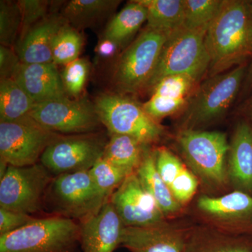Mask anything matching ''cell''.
I'll use <instances>...</instances> for the list:
<instances>
[{
	"label": "cell",
	"instance_id": "cell-1",
	"mask_svg": "<svg viewBox=\"0 0 252 252\" xmlns=\"http://www.w3.org/2000/svg\"><path fill=\"white\" fill-rule=\"evenodd\" d=\"M209 77L240 65L252 57V1L224 0L205 35Z\"/></svg>",
	"mask_w": 252,
	"mask_h": 252
},
{
	"label": "cell",
	"instance_id": "cell-2",
	"mask_svg": "<svg viewBox=\"0 0 252 252\" xmlns=\"http://www.w3.org/2000/svg\"><path fill=\"white\" fill-rule=\"evenodd\" d=\"M248 70L246 64H240L202 82L183 109L182 129L198 130L223 117L236 99Z\"/></svg>",
	"mask_w": 252,
	"mask_h": 252
},
{
	"label": "cell",
	"instance_id": "cell-3",
	"mask_svg": "<svg viewBox=\"0 0 252 252\" xmlns=\"http://www.w3.org/2000/svg\"><path fill=\"white\" fill-rule=\"evenodd\" d=\"M77 220L49 215L0 235V252H73L79 246Z\"/></svg>",
	"mask_w": 252,
	"mask_h": 252
},
{
	"label": "cell",
	"instance_id": "cell-4",
	"mask_svg": "<svg viewBox=\"0 0 252 252\" xmlns=\"http://www.w3.org/2000/svg\"><path fill=\"white\" fill-rule=\"evenodd\" d=\"M177 142L187 165L204 185L217 189L229 182L227 159L230 143L225 133L182 129Z\"/></svg>",
	"mask_w": 252,
	"mask_h": 252
},
{
	"label": "cell",
	"instance_id": "cell-5",
	"mask_svg": "<svg viewBox=\"0 0 252 252\" xmlns=\"http://www.w3.org/2000/svg\"><path fill=\"white\" fill-rule=\"evenodd\" d=\"M207 31L181 27L172 32L147 88H153L163 78L175 74L190 76L200 82L210 67L205 46Z\"/></svg>",
	"mask_w": 252,
	"mask_h": 252
},
{
	"label": "cell",
	"instance_id": "cell-6",
	"mask_svg": "<svg viewBox=\"0 0 252 252\" xmlns=\"http://www.w3.org/2000/svg\"><path fill=\"white\" fill-rule=\"evenodd\" d=\"M108 200L94 185L89 170L54 177L46 191L44 208L49 215L79 222L98 211Z\"/></svg>",
	"mask_w": 252,
	"mask_h": 252
},
{
	"label": "cell",
	"instance_id": "cell-7",
	"mask_svg": "<svg viewBox=\"0 0 252 252\" xmlns=\"http://www.w3.org/2000/svg\"><path fill=\"white\" fill-rule=\"evenodd\" d=\"M170 33L147 26L118 60L113 81L119 90L135 93L148 87Z\"/></svg>",
	"mask_w": 252,
	"mask_h": 252
},
{
	"label": "cell",
	"instance_id": "cell-8",
	"mask_svg": "<svg viewBox=\"0 0 252 252\" xmlns=\"http://www.w3.org/2000/svg\"><path fill=\"white\" fill-rule=\"evenodd\" d=\"M99 120L109 134L130 136L150 145L160 140L164 130L142 105L121 94H102L94 104Z\"/></svg>",
	"mask_w": 252,
	"mask_h": 252
},
{
	"label": "cell",
	"instance_id": "cell-9",
	"mask_svg": "<svg viewBox=\"0 0 252 252\" xmlns=\"http://www.w3.org/2000/svg\"><path fill=\"white\" fill-rule=\"evenodd\" d=\"M54 177L41 162L24 167L9 165L0 178V207L32 216L43 212Z\"/></svg>",
	"mask_w": 252,
	"mask_h": 252
},
{
	"label": "cell",
	"instance_id": "cell-10",
	"mask_svg": "<svg viewBox=\"0 0 252 252\" xmlns=\"http://www.w3.org/2000/svg\"><path fill=\"white\" fill-rule=\"evenodd\" d=\"M60 136L29 116L12 122L0 121V160L11 166L34 165Z\"/></svg>",
	"mask_w": 252,
	"mask_h": 252
},
{
	"label": "cell",
	"instance_id": "cell-11",
	"mask_svg": "<svg viewBox=\"0 0 252 252\" xmlns=\"http://www.w3.org/2000/svg\"><path fill=\"white\" fill-rule=\"evenodd\" d=\"M107 142L98 132L61 135L48 146L39 162L54 177L89 171L103 157Z\"/></svg>",
	"mask_w": 252,
	"mask_h": 252
},
{
	"label": "cell",
	"instance_id": "cell-12",
	"mask_svg": "<svg viewBox=\"0 0 252 252\" xmlns=\"http://www.w3.org/2000/svg\"><path fill=\"white\" fill-rule=\"evenodd\" d=\"M46 129L61 135L98 132L102 125L94 104L86 99L68 98L34 104L28 114Z\"/></svg>",
	"mask_w": 252,
	"mask_h": 252
},
{
	"label": "cell",
	"instance_id": "cell-13",
	"mask_svg": "<svg viewBox=\"0 0 252 252\" xmlns=\"http://www.w3.org/2000/svg\"><path fill=\"white\" fill-rule=\"evenodd\" d=\"M200 215L210 226L240 236L252 235V195L234 190L220 197L203 195L196 204Z\"/></svg>",
	"mask_w": 252,
	"mask_h": 252
},
{
	"label": "cell",
	"instance_id": "cell-14",
	"mask_svg": "<svg viewBox=\"0 0 252 252\" xmlns=\"http://www.w3.org/2000/svg\"><path fill=\"white\" fill-rule=\"evenodd\" d=\"M124 227L148 226L166 220L137 174L127 176L109 199Z\"/></svg>",
	"mask_w": 252,
	"mask_h": 252
},
{
	"label": "cell",
	"instance_id": "cell-15",
	"mask_svg": "<svg viewBox=\"0 0 252 252\" xmlns=\"http://www.w3.org/2000/svg\"><path fill=\"white\" fill-rule=\"evenodd\" d=\"M189 229L167 220L142 227H124L121 247L130 252H185Z\"/></svg>",
	"mask_w": 252,
	"mask_h": 252
},
{
	"label": "cell",
	"instance_id": "cell-16",
	"mask_svg": "<svg viewBox=\"0 0 252 252\" xmlns=\"http://www.w3.org/2000/svg\"><path fill=\"white\" fill-rule=\"evenodd\" d=\"M79 223L83 252H114L121 247L124 225L109 200Z\"/></svg>",
	"mask_w": 252,
	"mask_h": 252
},
{
	"label": "cell",
	"instance_id": "cell-17",
	"mask_svg": "<svg viewBox=\"0 0 252 252\" xmlns=\"http://www.w3.org/2000/svg\"><path fill=\"white\" fill-rule=\"evenodd\" d=\"M14 79L35 104L69 97L54 63H22Z\"/></svg>",
	"mask_w": 252,
	"mask_h": 252
},
{
	"label": "cell",
	"instance_id": "cell-18",
	"mask_svg": "<svg viewBox=\"0 0 252 252\" xmlns=\"http://www.w3.org/2000/svg\"><path fill=\"white\" fill-rule=\"evenodd\" d=\"M228 181L235 190L252 195V127L239 123L230 142L227 159Z\"/></svg>",
	"mask_w": 252,
	"mask_h": 252
},
{
	"label": "cell",
	"instance_id": "cell-19",
	"mask_svg": "<svg viewBox=\"0 0 252 252\" xmlns=\"http://www.w3.org/2000/svg\"><path fill=\"white\" fill-rule=\"evenodd\" d=\"M67 24L63 16L52 14L31 28L17 43L16 53L21 63H53V41L61 28Z\"/></svg>",
	"mask_w": 252,
	"mask_h": 252
},
{
	"label": "cell",
	"instance_id": "cell-20",
	"mask_svg": "<svg viewBox=\"0 0 252 252\" xmlns=\"http://www.w3.org/2000/svg\"><path fill=\"white\" fill-rule=\"evenodd\" d=\"M185 252H252V239L200 227L189 229Z\"/></svg>",
	"mask_w": 252,
	"mask_h": 252
},
{
	"label": "cell",
	"instance_id": "cell-21",
	"mask_svg": "<svg viewBox=\"0 0 252 252\" xmlns=\"http://www.w3.org/2000/svg\"><path fill=\"white\" fill-rule=\"evenodd\" d=\"M149 150V145L130 136L110 134L102 158L129 176L135 173Z\"/></svg>",
	"mask_w": 252,
	"mask_h": 252
},
{
	"label": "cell",
	"instance_id": "cell-22",
	"mask_svg": "<svg viewBox=\"0 0 252 252\" xmlns=\"http://www.w3.org/2000/svg\"><path fill=\"white\" fill-rule=\"evenodd\" d=\"M136 174L145 189L155 199L166 218L182 210V205L176 200L171 190L158 171L154 151L149 150L147 152Z\"/></svg>",
	"mask_w": 252,
	"mask_h": 252
},
{
	"label": "cell",
	"instance_id": "cell-23",
	"mask_svg": "<svg viewBox=\"0 0 252 252\" xmlns=\"http://www.w3.org/2000/svg\"><path fill=\"white\" fill-rule=\"evenodd\" d=\"M147 20V11L139 0L129 3L111 20L103 34L122 47Z\"/></svg>",
	"mask_w": 252,
	"mask_h": 252
},
{
	"label": "cell",
	"instance_id": "cell-24",
	"mask_svg": "<svg viewBox=\"0 0 252 252\" xmlns=\"http://www.w3.org/2000/svg\"><path fill=\"white\" fill-rule=\"evenodd\" d=\"M147 11V26L171 33L182 27L185 0H139Z\"/></svg>",
	"mask_w": 252,
	"mask_h": 252
},
{
	"label": "cell",
	"instance_id": "cell-25",
	"mask_svg": "<svg viewBox=\"0 0 252 252\" xmlns=\"http://www.w3.org/2000/svg\"><path fill=\"white\" fill-rule=\"evenodd\" d=\"M119 2L114 0H72L63 9V16L75 28L89 27L107 17Z\"/></svg>",
	"mask_w": 252,
	"mask_h": 252
},
{
	"label": "cell",
	"instance_id": "cell-26",
	"mask_svg": "<svg viewBox=\"0 0 252 252\" xmlns=\"http://www.w3.org/2000/svg\"><path fill=\"white\" fill-rule=\"evenodd\" d=\"M34 104L14 79L0 80V121L12 122L27 117Z\"/></svg>",
	"mask_w": 252,
	"mask_h": 252
},
{
	"label": "cell",
	"instance_id": "cell-27",
	"mask_svg": "<svg viewBox=\"0 0 252 252\" xmlns=\"http://www.w3.org/2000/svg\"><path fill=\"white\" fill-rule=\"evenodd\" d=\"M223 3L224 0H185V19L182 27L208 29Z\"/></svg>",
	"mask_w": 252,
	"mask_h": 252
},
{
	"label": "cell",
	"instance_id": "cell-28",
	"mask_svg": "<svg viewBox=\"0 0 252 252\" xmlns=\"http://www.w3.org/2000/svg\"><path fill=\"white\" fill-rule=\"evenodd\" d=\"M84 40L79 32L70 25H65L55 36L52 44L53 63L66 64L79 59Z\"/></svg>",
	"mask_w": 252,
	"mask_h": 252
},
{
	"label": "cell",
	"instance_id": "cell-29",
	"mask_svg": "<svg viewBox=\"0 0 252 252\" xmlns=\"http://www.w3.org/2000/svg\"><path fill=\"white\" fill-rule=\"evenodd\" d=\"M22 15L17 2L0 1V41L1 45L12 48L19 38Z\"/></svg>",
	"mask_w": 252,
	"mask_h": 252
},
{
	"label": "cell",
	"instance_id": "cell-30",
	"mask_svg": "<svg viewBox=\"0 0 252 252\" xmlns=\"http://www.w3.org/2000/svg\"><path fill=\"white\" fill-rule=\"evenodd\" d=\"M89 173L99 191L109 199L127 177L125 172L103 158L94 164Z\"/></svg>",
	"mask_w": 252,
	"mask_h": 252
},
{
	"label": "cell",
	"instance_id": "cell-31",
	"mask_svg": "<svg viewBox=\"0 0 252 252\" xmlns=\"http://www.w3.org/2000/svg\"><path fill=\"white\" fill-rule=\"evenodd\" d=\"M198 81L190 76L175 74L162 79L152 88L153 94L172 98L189 99L196 89Z\"/></svg>",
	"mask_w": 252,
	"mask_h": 252
},
{
	"label": "cell",
	"instance_id": "cell-32",
	"mask_svg": "<svg viewBox=\"0 0 252 252\" xmlns=\"http://www.w3.org/2000/svg\"><path fill=\"white\" fill-rule=\"evenodd\" d=\"M89 73V64L86 60L78 59L66 64L61 77L68 95L77 97L81 94Z\"/></svg>",
	"mask_w": 252,
	"mask_h": 252
},
{
	"label": "cell",
	"instance_id": "cell-33",
	"mask_svg": "<svg viewBox=\"0 0 252 252\" xmlns=\"http://www.w3.org/2000/svg\"><path fill=\"white\" fill-rule=\"evenodd\" d=\"M18 4L22 15V25L18 41L31 28L49 16L48 11L51 3L44 0H21L18 1Z\"/></svg>",
	"mask_w": 252,
	"mask_h": 252
},
{
	"label": "cell",
	"instance_id": "cell-34",
	"mask_svg": "<svg viewBox=\"0 0 252 252\" xmlns=\"http://www.w3.org/2000/svg\"><path fill=\"white\" fill-rule=\"evenodd\" d=\"M188 99L172 98L165 96L152 94L151 98L142 105L143 109L152 119L159 122L163 119L185 108Z\"/></svg>",
	"mask_w": 252,
	"mask_h": 252
},
{
	"label": "cell",
	"instance_id": "cell-35",
	"mask_svg": "<svg viewBox=\"0 0 252 252\" xmlns=\"http://www.w3.org/2000/svg\"><path fill=\"white\" fill-rule=\"evenodd\" d=\"M158 171L170 189V185L185 167L177 156L164 147L154 151Z\"/></svg>",
	"mask_w": 252,
	"mask_h": 252
},
{
	"label": "cell",
	"instance_id": "cell-36",
	"mask_svg": "<svg viewBox=\"0 0 252 252\" xmlns=\"http://www.w3.org/2000/svg\"><path fill=\"white\" fill-rule=\"evenodd\" d=\"M198 187V177L185 166L172 182L170 189L176 200L182 206L191 200Z\"/></svg>",
	"mask_w": 252,
	"mask_h": 252
},
{
	"label": "cell",
	"instance_id": "cell-37",
	"mask_svg": "<svg viewBox=\"0 0 252 252\" xmlns=\"http://www.w3.org/2000/svg\"><path fill=\"white\" fill-rule=\"evenodd\" d=\"M36 217L0 207V235L7 234L31 223Z\"/></svg>",
	"mask_w": 252,
	"mask_h": 252
},
{
	"label": "cell",
	"instance_id": "cell-38",
	"mask_svg": "<svg viewBox=\"0 0 252 252\" xmlns=\"http://www.w3.org/2000/svg\"><path fill=\"white\" fill-rule=\"evenodd\" d=\"M22 63L12 48L0 46V77L1 79H14Z\"/></svg>",
	"mask_w": 252,
	"mask_h": 252
},
{
	"label": "cell",
	"instance_id": "cell-39",
	"mask_svg": "<svg viewBox=\"0 0 252 252\" xmlns=\"http://www.w3.org/2000/svg\"><path fill=\"white\" fill-rule=\"evenodd\" d=\"M120 49V46L111 39L102 36L97 43L95 51L99 57L103 59H109L117 54V51Z\"/></svg>",
	"mask_w": 252,
	"mask_h": 252
},
{
	"label": "cell",
	"instance_id": "cell-40",
	"mask_svg": "<svg viewBox=\"0 0 252 252\" xmlns=\"http://www.w3.org/2000/svg\"><path fill=\"white\" fill-rule=\"evenodd\" d=\"M246 81L247 84L248 86H252V63L250 64V67L248 68V73L246 75Z\"/></svg>",
	"mask_w": 252,
	"mask_h": 252
},
{
	"label": "cell",
	"instance_id": "cell-41",
	"mask_svg": "<svg viewBox=\"0 0 252 252\" xmlns=\"http://www.w3.org/2000/svg\"><path fill=\"white\" fill-rule=\"evenodd\" d=\"M249 116H250V120H251L252 122V97L251 100H250V103L249 104Z\"/></svg>",
	"mask_w": 252,
	"mask_h": 252
},
{
	"label": "cell",
	"instance_id": "cell-42",
	"mask_svg": "<svg viewBox=\"0 0 252 252\" xmlns=\"http://www.w3.org/2000/svg\"><path fill=\"white\" fill-rule=\"evenodd\" d=\"M73 252H78V250H77V251Z\"/></svg>",
	"mask_w": 252,
	"mask_h": 252
}]
</instances>
